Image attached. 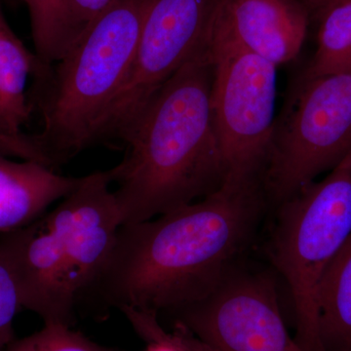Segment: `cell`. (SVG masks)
I'll use <instances>...</instances> for the list:
<instances>
[{
  "mask_svg": "<svg viewBox=\"0 0 351 351\" xmlns=\"http://www.w3.org/2000/svg\"><path fill=\"white\" fill-rule=\"evenodd\" d=\"M212 44L152 97L108 170L122 226L156 218L218 191L225 167L212 112Z\"/></svg>",
  "mask_w": 351,
  "mask_h": 351,
  "instance_id": "cell-2",
  "label": "cell"
},
{
  "mask_svg": "<svg viewBox=\"0 0 351 351\" xmlns=\"http://www.w3.org/2000/svg\"><path fill=\"white\" fill-rule=\"evenodd\" d=\"M5 351H120L95 343L63 324H44L43 329L14 339Z\"/></svg>",
  "mask_w": 351,
  "mask_h": 351,
  "instance_id": "cell-17",
  "label": "cell"
},
{
  "mask_svg": "<svg viewBox=\"0 0 351 351\" xmlns=\"http://www.w3.org/2000/svg\"><path fill=\"white\" fill-rule=\"evenodd\" d=\"M22 308L12 274L0 254V351H5L15 339L14 319Z\"/></svg>",
  "mask_w": 351,
  "mask_h": 351,
  "instance_id": "cell-19",
  "label": "cell"
},
{
  "mask_svg": "<svg viewBox=\"0 0 351 351\" xmlns=\"http://www.w3.org/2000/svg\"><path fill=\"white\" fill-rule=\"evenodd\" d=\"M152 0H117L57 63L34 73L43 129L31 160L57 170L88 147L125 82Z\"/></svg>",
  "mask_w": 351,
  "mask_h": 351,
  "instance_id": "cell-3",
  "label": "cell"
},
{
  "mask_svg": "<svg viewBox=\"0 0 351 351\" xmlns=\"http://www.w3.org/2000/svg\"><path fill=\"white\" fill-rule=\"evenodd\" d=\"M326 1L327 0H304V2H302V3L306 7L308 12L311 10H314L316 12Z\"/></svg>",
  "mask_w": 351,
  "mask_h": 351,
  "instance_id": "cell-20",
  "label": "cell"
},
{
  "mask_svg": "<svg viewBox=\"0 0 351 351\" xmlns=\"http://www.w3.org/2000/svg\"><path fill=\"white\" fill-rule=\"evenodd\" d=\"M29 10L34 54L44 64L57 63L69 50L64 0H24Z\"/></svg>",
  "mask_w": 351,
  "mask_h": 351,
  "instance_id": "cell-16",
  "label": "cell"
},
{
  "mask_svg": "<svg viewBox=\"0 0 351 351\" xmlns=\"http://www.w3.org/2000/svg\"><path fill=\"white\" fill-rule=\"evenodd\" d=\"M43 64L14 34L0 12V98L15 135L22 134L21 128L31 115L25 96L27 78Z\"/></svg>",
  "mask_w": 351,
  "mask_h": 351,
  "instance_id": "cell-14",
  "label": "cell"
},
{
  "mask_svg": "<svg viewBox=\"0 0 351 351\" xmlns=\"http://www.w3.org/2000/svg\"><path fill=\"white\" fill-rule=\"evenodd\" d=\"M80 180L36 161L11 160L0 152V237L43 216L73 191Z\"/></svg>",
  "mask_w": 351,
  "mask_h": 351,
  "instance_id": "cell-12",
  "label": "cell"
},
{
  "mask_svg": "<svg viewBox=\"0 0 351 351\" xmlns=\"http://www.w3.org/2000/svg\"><path fill=\"white\" fill-rule=\"evenodd\" d=\"M350 234L351 147L324 179L281 203L270 241V258L292 295L295 339L302 351H325L318 329V291Z\"/></svg>",
  "mask_w": 351,
  "mask_h": 351,
  "instance_id": "cell-4",
  "label": "cell"
},
{
  "mask_svg": "<svg viewBox=\"0 0 351 351\" xmlns=\"http://www.w3.org/2000/svg\"><path fill=\"white\" fill-rule=\"evenodd\" d=\"M221 0H152L123 86L97 136L122 142L152 97L213 41Z\"/></svg>",
  "mask_w": 351,
  "mask_h": 351,
  "instance_id": "cell-7",
  "label": "cell"
},
{
  "mask_svg": "<svg viewBox=\"0 0 351 351\" xmlns=\"http://www.w3.org/2000/svg\"><path fill=\"white\" fill-rule=\"evenodd\" d=\"M0 254L12 274L23 308L44 324L71 326L77 306L69 287L59 240L45 214L0 237Z\"/></svg>",
  "mask_w": 351,
  "mask_h": 351,
  "instance_id": "cell-10",
  "label": "cell"
},
{
  "mask_svg": "<svg viewBox=\"0 0 351 351\" xmlns=\"http://www.w3.org/2000/svg\"><path fill=\"white\" fill-rule=\"evenodd\" d=\"M212 56V112L225 182H262L276 126L277 66L216 29Z\"/></svg>",
  "mask_w": 351,
  "mask_h": 351,
  "instance_id": "cell-6",
  "label": "cell"
},
{
  "mask_svg": "<svg viewBox=\"0 0 351 351\" xmlns=\"http://www.w3.org/2000/svg\"><path fill=\"white\" fill-rule=\"evenodd\" d=\"M176 313V324L214 351H302L265 274L232 269L211 294Z\"/></svg>",
  "mask_w": 351,
  "mask_h": 351,
  "instance_id": "cell-8",
  "label": "cell"
},
{
  "mask_svg": "<svg viewBox=\"0 0 351 351\" xmlns=\"http://www.w3.org/2000/svg\"><path fill=\"white\" fill-rule=\"evenodd\" d=\"M115 1L117 0H64V25L69 50L83 32Z\"/></svg>",
  "mask_w": 351,
  "mask_h": 351,
  "instance_id": "cell-18",
  "label": "cell"
},
{
  "mask_svg": "<svg viewBox=\"0 0 351 351\" xmlns=\"http://www.w3.org/2000/svg\"><path fill=\"white\" fill-rule=\"evenodd\" d=\"M0 12H1V10H0Z\"/></svg>",
  "mask_w": 351,
  "mask_h": 351,
  "instance_id": "cell-21",
  "label": "cell"
},
{
  "mask_svg": "<svg viewBox=\"0 0 351 351\" xmlns=\"http://www.w3.org/2000/svg\"><path fill=\"white\" fill-rule=\"evenodd\" d=\"M263 203L262 182L230 184L195 202L120 226L88 295L106 306L156 314L211 294L250 242Z\"/></svg>",
  "mask_w": 351,
  "mask_h": 351,
  "instance_id": "cell-1",
  "label": "cell"
},
{
  "mask_svg": "<svg viewBox=\"0 0 351 351\" xmlns=\"http://www.w3.org/2000/svg\"><path fill=\"white\" fill-rule=\"evenodd\" d=\"M316 13L317 48L302 80L351 69V0H327Z\"/></svg>",
  "mask_w": 351,
  "mask_h": 351,
  "instance_id": "cell-15",
  "label": "cell"
},
{
  "mask_svg": "<svg viewBox=\"0 0 351 351\" xmlns=\"http://www.w3.org/2000/svg\"><path fill=\"white\" fill-rule=\"evenodd\" d=\"M107 171L80 177L45 216L56 233L76 304L87 297L117 239L121 216Z\"/></svg>",
  "mask_w": 351,
  "mask_h": 351,
  "instance_id": "cell-9",
  "label": "cell"
},
{
  "mask_svg": "<svg viewBox=\"0 0 351 351\" xmlns=\"http://www.w3.org/2000/svg\"><path fill=\"white\" fill-rule=\"evenodd\" d=\"M308 19L299 0H221L215 29L278 66L301 52Z\"/></svg>",
  "mask_w": 351,
  "mask_h": 351,
  "instance_id": "cell-11",
  "label": "cell"
},
{
  "mask_svg": "<svg viewBox=\"0 0 351 351\" xmlns=\"http://www.w3.org/2000/svg\"><path fill=\"white\" fill-rule=\"evenodd\" d=\"M317 313L325 351H351V234L322 277Z\"/></svg>",
  "mask_w": 351,
  "mask_h": 351,
  "instance_id": "cell-13",
  "label": "cell"
},
{
  "mask_svg": "<svg viewBox=\"0 0 351 351\" xmlns=\"http://www.w3.org/2000/svg\"><path fill=\"white\" fill-rule=\"evenodd\" d=\"M351 147V69L302 80L274 126L263 191L282 203L336 167Z\"/></svg>",
  "mask_w": 351,
  "mask_h": 351,
  "instance_id": "cell-5",
  "label": "cell"
}]
</instances>
